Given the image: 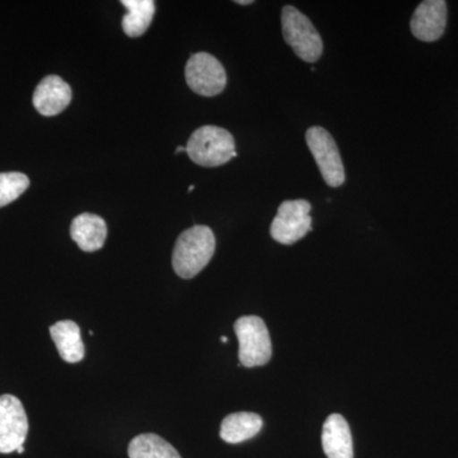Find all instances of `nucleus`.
Returning a JSON list of instances; mask_svg holds the SVG:
<instances>
[{"instance_id": "2eb2a0df", "label": "nucleus", "mask_w": 458, "mask_h": 458, "mask_svg": "<svg viewBox=\"0 0 458 458\" xmlns=\"http://www.w3.org/2000/svg\"><path fill=\"white\" fill-rule=\"evenodd\" d=\"M122 4L128 9L123 18V30L129 38H138L147 31L152 23L156 12L153 0H123Z\"/></svg>"}, {"instance_id": "412c9836", "label": "nucleus", "mask_w": 458, "mask_h": 458, "mask_svg": "<svg viewBox=\"0 0 458 458\" xmlns=\"http://www.w3.org/2000/svg\"><path fill=\"white\" fill-rule=\"evenodd\" d=\"M221 340H222L223 343H227L228 342V339L225 336H222Z\"/></svg>"}, {"instance_id": "4be33fe9", "label": "nucleus", "mask_w": 458, "mask_h": 458, "mask_svg": "<svg viewBox=\"0 0 458 458\" xmlns=\"http://www.w3.org/2000/svg\"><path fill=\"white\" fill-rule=\"evenodd\" d=\"M194 189H195L194 185L190 186L189 192L194 191Z\"/></svg>"}, {"instance_id": "6e6552de", "label": "nucleus", "mask_w": 458, "mask_h": 458, "mask_svg": "<svg viewBox=\"0 0 458 458\" xmlns=\"http://www.w3.org/2000/svg\"><path fill=\"white\" fill-rule=\"evenodd\" d=\"M29 419L22 403L13 394L0 396V454H12L25 445Z\"/></svg>"}, {"instance_id": "a211bd4d", "label": "nucleus", "mask_w": 458, "mask_h": 458, "mask_svg": "<svg viewBox=\"0 0 458 458\" xmlns=\"http://www.w3.org/2000/svg\"><path fill=\"white\" fill-rule=\"evenodd\" d=\"M236 3L237 4H242V5H247V4H252V0H236Z\"/></svg>"}, {"instance_id": "f257e3e1", "label": "nucleus", "mask_w": 458, "mask_h": 458, "mask_svg": "<svg viewBox=\"0 0 458 458\" xmlns=\"http://www.w3.org/2000/svg\"><path fill=\"white\" fill-rule=\"evenodd\" d=\"M216 252V237L207 225L186 229L177 238L172 255L174 273L182 279H191L212 260Z\"/></svg>"}, {"instance_id": "9d476101", "label": "nucleus", "mask_w": 458, "mask_h": 458, "mask_svg": "<svg viewBox=\"0 0 458 458\" xmlns=\"http://www.w3.org/2000/svg\"><path fill=\"white\" fill-rule=\"evenodd\" d=\"M32 101L33 106L42 116H55L71 104V86L57 75H49L36 87Z\"/></svg>"}, {"instance_id": "9b49d317", "label": "nucleus", "mask_w": 458, "mask_h": 458, "mask_svg": "<svg viewBox=\"0 0 458 458\" xmlns=\"http://www.w3.org/2000/svg\"><path fill=\"white\" fill-rule=\"evenodd\" d=\"M322 447L327 458H354L351 428L342 415H330L325 421Z\"/></svg>"}, {"instance_id": "dca6fc26", "label": "nucleus", "mask_w": 458, "mask_h": 458, "mask_svg": "<svg viewBox=\"0 0 458 458\" xmlns=\"http://www.w3.org/2000/svg\"><path fill=\"white\" fill-rule=\"evenodd\" d=\"M128 454L131 458H181L174 445L153 433L135 437L129 445Z\"/></svg>"}, {"instance_id": "39448f33", "label": "nucleus", "mask_w": 458, "mask_h": 458, "mask_svg": "<svg viewBox=\"0 0 458 458\" xmlns=\"http://www.w3.org/2000/svg\"><path fill=\"white\" fill-rule=\"evenodd\" d=\"M306 141L325 182L331 188L342 186L345 182V171L333 135L321 126H312L306 132Z\"/></svg>"}, {"instance_id": "423d86ee", "label": "nucleus", "mask_w": 458, "mask_h": 458, "mask_svg": "<svg viewBox=\"0 0 458 458\" xmlns=\"http://www.w3.org/2000/svg\"><path fill=\"white\" fill-rule=\"evenodd\" d=\"M311 204L307 200H286L280 204L278 214L271 223V237L282 245H293L312 231L310 216Z\"/></svg>"}, {"instance_id": "7ed1b4c3", "label": "nucleus", "mask_w": 458, "mask_h": 458, "mask_svg": "<svg viewBox=\"0 0 458 458\" xmlns=\"http://www.w3.org/2000/svg\"><path fill=\"white\" fill-rule=\"evenodd\" d=\"M282 29L283 38L295 55L306 63L319 60L324 51V42L310 18L304 16L302 12L293 5H285L282 11Z\"/></svg>"}, {"instance_id": "0eeeda50", "label": "nucleus", "mask_w": 458, "mask_h": 458, "mask_svg": "<svg viewBox=\"0 0 458 458\" xmlns=\"http://www.w3.org/2000/svg\"><path fill=\"white\" fill-rule=\"evenodd\" d=\"M185 77L190 89L204 98H214L227 86L225 66L216 56L208 53H198L190 57Z\"/></svg>"}, {"instance_id": "ddd939ff", "label": "nucleus", "mask_w": 458, "mask_h": 458, "mask_svg": "<svg viewBox=\"0 0 458 458\" xmlns=\"http://www.w3.org/2000/svg\"><path fill=\"white\" fill-rule=\"evenodd\" d=\"M50 335L55 343L60 357L66 363H78L84 358V345L81 328L71 319L56 322L50 327Z\"/></svg>"}, {"instance_id": "f3484780", "label": "nucleus", "mask_w": 458, "mask_h": 458, "mask_svg": "<svg viewBox=\"0 0 458 458\" xmlns=\"http://www.w3.org/2000/svg\"><path fill=\"white\" fill-rule=\"evenodd\" d=\"M30 179L21 172L0 174V208L13 203L29 189Z\"/></svg>"}, {"instance_id": "4468645a", "label": "nucleus", "mask_w": 458, "mask_h": 458, "mask_svg": "<svg viewBox=\"0 0 458 458\" xmlns=\"http://www.w3.org/2000/svg\"><path fill=\"white\" fill-rule=\"evenodd\" d=\"M262 426L264 421L255 412H234L222 421L221 438L231 445H237L254 438Z\"/></svg>"}, {"instance_id": "f03ea898", "label": "nucleus", "mask_w": 458, "mask_h": 458, "mask_svg": "<svg viewBox=\"0 0 458 458\" xmlns=\"http://www.w3.org/2000/svg\"><path fill=\"white\" fill-rule=\"evenodd\" d=\"M186 153L194 164L203 167H218L236 158L233 135L218 126H201L192 132Z\"/></svg>"}, {"instance_id": "20e7f679", "label": "nucleus", "mask_w": 458, "mask_h": 458, "mask_svg": "<svg viewBox=\"0 0 458 458\" xmlns=\"http://www.w3.org/2000/svg\"><path fill=\"white\" fill-rule=\"evenodd\" d=\"M234 331L238 343H240L241 366L252 369V367L265 366L273 354L271 339L267 325L258 316H245L238 318L234 324Z\"/></svg>"}, {"instance_id": "f8f14e48", "label": "nucleus", "mask_w": 458, "mask_h": 458, "mask_svg": "<svg viewBox=\"0 0 458 458\" xmlns=\"http://www.w3.org/2000/svg\"><path fill=\"white\" fill-rule=\"evenodd\" d=\"M71 236L83 251L101 250L107 237L106 222L96 214L83 213L75 216L71 225Z\"/></svg>"}, {"instance_id": "aec40b11", "label": "nucleus", "mask_w": 458, "mask_h": 458, "mask_svg": "<svg viewBox=\"0 0 458 458\" xmlns=\"http://www.w3.org/2000/svg\"><path fill=\"white\" fill-rule=\"evenodd\" d=\"M17 452L18 454H23V452H25V447L22 445V447L18 448Z\"/></svg>"}, {"instance_id": "6ab92c4d", "label": "nucleus", "mask_w": 458, "mask_h": 458, "mask_svg": "<svg viewBox=\"0 0 458 458\" xmlns=\"http://www.w3.org/2000/svg\"><path fill=\"white\" fill-rule=\"evenodd\" d=\"M181 152H186V147L180 146V147H177L176 150H174V153H176V155H177V153H181Z\"/></svg>"}, {"instance_id": "1a4fd4ad", "label": "nucleus", "mask_w": 458, "mask_h": 458, "mask_svg": "<svg viewBox=\"0 0 458 458\" xmlns=\"http://www.w3.org/2000/svg\"><path fill=\"white\" fill-rule=\"evenodd\" d=\"M447 14V3L445 0H426L420 3L410 21L412 35L420 41L438 40L445 31Z\"/></svg>"}]
</instances>
